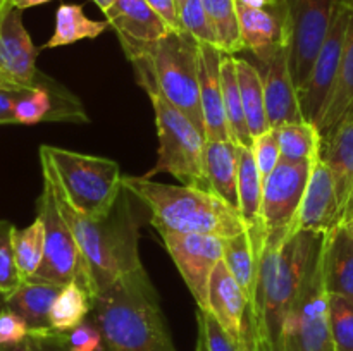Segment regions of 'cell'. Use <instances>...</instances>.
<instances>
[{"label": "cell", "instance_id": "1", "mask_svg": "<svg viewBox=\"0 0 353 351\" xmlns=\"http://www.w3.org/2000/svg\"><path fill=\"white\" fill-rule=\"evenodd\" d=\"M323 234L300 231L285 240L265 241L250 303L261 351H288L290 323Z\"/></svg>", "mask_w": 353, "mask_h": 351}, {"label": "cell", "instance_id": "2", "mask_svg": "<svg viewBox=\"0 0 353 351\" xmlns=\"http://www.w3.org/2000/svg\"><path fill=\"white\" fill-rule=\"evenodd\" d=\"M92 313L109 351H174L157 292L143 267L99 292Z\"/></svg>", "mask_w": 353, "mask_h": 351}, {"label": "cell", "instance_id": "3", "mask_svg": "<svg viewBox=\"0 0 353 351\" xmlns=\"http://www.w3.org/2000/svg\"><path fill=\"white\" fill-rule=\"evenodd\" d=\"M123 188L150 210L157 233H200L228 240L247 231L238 209L209 189L164 184L145 176H124Z\"/></svg>", "mask_w": 353, "mask_h": 351}, {"label": "cell", "instance_id": "4", "mask_svg": "<svg viewBox=\"0 0 353 351\" xmlns=\"http://www.w3.org/2000/svg\"><path fill=\"white\" fill-rule=\"evenodd\" d=\"M43 179L50 182L59 210L88 262L97 295L143 267L138 255V229L128 200H117L107 219L93 220L76 212L47 174Z\"/></svg>", "mask_w": 353, "mask_h": 351}, {"label": "cell", "instance_id": "5", "mask_svg": "<svg viewBox=\"0 0 353 351\" xmlns=\"http://www.w3.org/2000/svg\"><path fill=\"white\" fill-rule=\"evenodd\" d=\"M40 160L65 202L88 219H107L124 191V176L110 158L41 145Z\"/></svg>", "mask_w": 353, "mask_h": 351}, {"label": "cell", "instance_id": "6", "mask_svg": "<svg viewBox=\"0 0 353 351\" xmlns=\"http://www.w3.org/2000/svg\"><path fill=\"white\" fill-rule=\"evenodd\" d=\"M134 74L145 72L154 79L159 92L181 110L205 136L200 105V43L181 31H169L143 54L131 57Z\"/></svg>", "mask_w": 353, "mask_h": 351}, {"label": "cell", "instance_id": "7", "mask_svg": "<svg viewBox=\"0 0 353 351\" xmlns=\"http://www.w3.org/2000/svg\"><path fill=\"white\" fill-rule=\"evenodd\" d=\"M134 76L138 85L147 92L154 107L159 138L157 164L145 174V178L168 172L185 186L209 189L205 176V136L181 110L176 109L159 92L150 76L145 72H138Z\"/></svg>", "mask_w": 353, "mask_h": 351}, {"label": "cell", "instance_id": "8", "mask_svg": "<svg viewBox=\"0 0 353 351\" xmlns=\"http://www.w3.org/2000/svg\"><path fill=\"white\" fill-rule=\"evenodd\" d=\"M38 217L43 220L45 227V251L40 268L34 274L33 281L50 282L61 288L78 282L95 298V284L88 262L79 248L78 240L72 234L71 227L62 217L55 202L50 182L43 179V191L38 198Z\"/></svg>", "mask_w": 353, "mask_h": 351}, {"label": "cell", "instance_id": "9", "mask_svg": "<svg viewBox=\"0 0 353 351\" xmlns=\"http://www.w3.org/2000/svg\"><path fill=\"white\" fill-rule=\"evenodd\" d=\"M324 234L310 262L290 323L288 341H293L300 351H334L330 329V292L324 279Z\"/></svg>", "mask_w": 353, "mask_h": 351}, {"label": "cell", "instance_id": "10", "mask_svg": "<svg viewBox=\"0 0 353 351\" xmlns=\"http://www.w3.org/2000/svg\"><path fill=\"white\" fill-rule=\"evenodd\" d=\"M340 0H288L290 69L296 88H302L330 31Z\"/></svg>", "mask_w": 353, "mask_h": 351}, {"label": "cell", "instance_id": "11", "mask_svg": "<svg viewBox=\"0 0 353 351\" xmlns=\"http://www.w3.org/2000/svg\"><path fill=\"white\" fill-rule=\"evenodd\" d=\"M348 21H350V2L340 0L336 10H334L326 40L314 61L312 69H310L309 78L299 89L303 119L316 126L323 116V110L333 92L334 81H336L341 55H343L345 38H347Z\"/></svg>", "mask_w": 353, "mask_h": 351}, {"label": "cell", "instance_id": "12", "mask_svg": "<svg viewBox=\"0 0 353 351\" xmlns=\"http://www.w3.org/2000/svg\"><path fill=\"white\" fill-rule=\"evenodd\" d=\"M314 164H290L279 162L278 167L269 174L262 188V222L265 241L285 240L292 236V227L296 219L310 169Z\"/></svg>", "mask_w": 353, "mask_h": 351}, {"label": "cell", "instance_id": "13", "mask_svg": "<svg viewBox=\"0 0 353 351\" xmlns=\"http://www.w3.org/2000/svg\"><path fill=\"white\" fill-rule=\"evenodd\" d=\"M183 281L200 310H207V292L214 267L224 257V237L200 233L159 231Z\"/></svg>", "mask_w": 353, "mask_h": 351}, {"label": "cell", "instance_id": "14", "mask_svg": "<svg viewBox=\"0 0 353 351\" xmlns=\"http://www.w3.org/2000/svg\"><path fill=\"white\" fill-rule=\"evenodd\" d=\"M105 21L117 33L128 58L143 54L172 31L147 0H116L105 10Z\"/></svg>", "mask_w": 353, "mask_h": 351}, {"label": "cell", "instance_id": "15", "mask_svg": "<svg viewBox=\"0 0 353 351\" xmlns=\"http://www.w3.org/2000/svg\"><path fill=\"white\" fill-rule=\"evenodd\" d=\"M259 62L262 64V69L259 71L264 85L269 127L278 129L285 124L305 120L300 107L299 88L290 69V47H279L268 58Z\"/></svg>", "mask_w": 353, "mask_h": 351}, {"label": "cell", "instance_id": "16", "mask_svg": "<svg viewBox=\"0 0 353 351\" xmlns=\"http://www.w3.org/2000/svg\"><path fill=\"white\" fill-rule=\"evenodd\" d=\"M38 52L23 24V10L9 6L0 14V72L17 85H40Z\"/></svg>", "mask_w": 353, "mask_h": 351}, {"label": "cell", "instance_id": "17", "mask_svg": "<svg viewBox=\"0 0 353 351\" xmlns=\"http://www.w3.org/2000/svg\"><path fill=\"white\" fill-rule=\"evenodd\" d=\"M243 48L264 61L279 47H290L288 0H271L262 9L238 6Z\"/></svg>", "mask_w": 353, "mask_h": 351}, {"label": "cell", "instance_id": "18", "mask_svg": "<svg viewBox=\"0 0 353 351\" xmlns=\"http://www.w3.org/2000/svg\"><path fill=\"white\" fill-rule=\"evenodd\" d=\"M336 226H340L336 188H334L330 167L324 158L319 157L310 169L305 195L293 222L292 234L300 233V231L323 234Z\"/></svg>", "mask_w": 353, "mask_h": 351}, {"label": "cell", "instance_id": "19", "mask_svg": "<svg viewBox=\"0 0 353 351\" xmlns=\"http://www.w3.org/2000/svg\"><path fill=\"white\" fill-rule=\"evenodd\" d=\"M224 55L214 45L200 43V105L205 124V140L212 141L231 140L221 79Z\"/></svg>", "mask_w": 353, "mask_h": 351}, {"label": "cell", "instance_id": "20", "mask_svg": "<svg viewBox=\"0 0 353 351\" xmlns=\"http://www.w3.org/2000/svg\"><path fill=\"white\" fill-rule=\"evenodd\" d=\"M321 157L333 176L340 226H345L353 217V116L347 117L338 129L323 141Z\"/></svg>", "mask_w": 353, "mask_h": 351}, {"label": "cell", "instance_id": "21", "mask_svg": "<svg viewBox=\"0 0 353 351\" xmlns=\"http://www.w3.org/2000/svg\"><path fill=\"white\" fill-rule=\"evenodd\" d=\"M262 188L264 181L255 164L252 148L241 147L240 172H238V210L247 227L257 262H261L265 246V231L262 222Z\"/></svg>", "mask_w": 353, "mask_h": 351}, {"label": "cell", "instance_id": "22", "mask_svg": "<svg viewBox=\"0 0 353 351\" xmlns=\"http://www.w3.org/2000/svg\"><path fill=\"white\" fill-rule=\"evenodd\" d=\"M248 303L250 301L241 291L236 279L228 270L224 260H221L214 267L212 275H210L209 292H207V312L216 317L217 322L234 341H240L241 323H243V315Z\"/></svg>", "mask_w": 353, "mask_h": 351}, {"label": "cell", "instance_id": "23", "mask_svg": "<svg viewBox=\"0 0 353 351\" xmlns=\"http://www.w3.org/2000/svg\"><path fill=\"white\" fill-rule=\"evenodd\" d=\"M348 2H350V21H348L340 69L330 100L317 123L323 141H326L338 129V126L353 114V0Z\"/></svg>", "mask_w": 353, "mask_h": 351}, {"label": "cell", "instance_id": "24", "mask_svg": "<svg viewBox=\"0 0 353 351\" xmlns=\"http://www.w3.org/2000/svg\"><path fill=\"white\" fill-rule=\"evenodd\" d=\"M324 279L330 295L353 301V236L347 226L324 234Z\"/></svg>", "mask_w": 353, "mask_h": 351}, {"label": "cell", "instance_id": "25", "mask_svg": "<svg viewBox=\"0 0 353 351\" xmlns=\"http://www.w3.org/2000/svg\"><path fill=\"white\" fill-rule=\"evenodd\" d=\"M240 151L241 147L233 140L205 141V176L209 189L234 209H238Z\"/></svg>", "mask_w": 353, "mask_h": 351}, {"label": "cell", "instance_id": "26", "mask_svg": "<svg viewBox=\"0 0 353 351\" xmlns=\"http://www.w3.org/2000/svg\"><path fill=\"white\" fill-rule=\"evenodd\" d=\"M61 286L41 281H23V284L3 298V306L16 312L30 330H48L50 327V310L55 298L61 292ZM54 330V329H52Z\"/></svg>", "mask_w": 353, "mask_h": 351}, {"label": "cell", "instance_id": "27", "mask_svg": "<svg viewBox=\"0 0 353 351\" xmlns=\"http://www.w3.org/2000/svg\"><path fill=\"white\" fill-rule=\"evenodd\" d=\"M107 21H93L78 3H62L55 12V30L41 48H57L81 40H95L107 30Z\"/></svg>", "mask_w": 353, "mask_h": 351}, {"label": "cell", "instance_id": "28", "mask_svg": "<svg viewBox=\"0 0 353 351\" xmlns=\"http://www.w3.org/2000/svg\"><path fill=\"white\" fill-rule=\"evenodd\" d=\"M236 71L248 129H250L252 138H257L271 129L268 114H265L264 85H262L261 71L247 58H236Z\"/></svg>", "mask_w": 353, "mask_h": 351}, {"label": "cell", "instance_id": "29", "mask_svg": "<svg viewBox=\"0 0 353 351\" xmlns=\"http://www.w3.org/2000/svg\"><path fill=\"white\" fill-rule=\"evenodd\" d=\"M276 131H278L279 150H281V162L314 164L321 157L323 138L316 124L300 120V123L285 124Z\"/></svg>", "mask_w": 353, "mask_h": 351}, {"label": "cell", "instance_id": "30", "mask_svg": "<svg viewBox=\"0 0 353 351\" xmlns=\"http://www.w3.org/2000/svg\"><path fill=\"white\" fill-rule=\"evenodd\" d=\"M221 79H223L224 109H226L231 140L240 145V147L252 148L254 138H252L250 129H248L247 117H245L243 112L240 83H238L236 57L234 55H224L223 64H221Z\"/></svg>", "mask_w": 353, "mask_h": 351}, {"label": "cell", "instance_id": "31", "mask_svg": "<svg viewBox=\"0 0 353 351\" xmlns=\"http://www.w3.org/2000/svg\"><path fill=\"white\" fill-rule=\"evenodd\" d=\"M223 260L226 264L228 270L233 274V277L240 284L241 291L245 292L248 301H254L255 288H257L259 262L255 258L254 250H252V243L247 231L238 234V236L224 240Z\"/></svg>", "mask_w": 353, "mask_h": 351}, {"label": "cell", "instance_id": "32", "mask_svg": "<svg viewBox=\"0 0 353 351\" xmlns=\"http://www.w3.org/2000/svg\"><path fill=\"white\" fill-rule=\"evenodd\" d=\"M92 295L78 282L64 286L50 310V327L57 332H69L83 323L92 312Z\"/></svg>", "mask_w": 353, "mask_h": 351}, {"label": "cell", "instance_id": "33", "mask_svg": "<svg viewBox=\"0 0 353 351\" xmlns=\"http://www.w3.org/2000/svg\"><path fill=\"white\" fill-rule=\"evenodd\" d=\"M14 255L23 281H30L40 268L45 251V227L40 217L24 229H14Z\"/></svg>", "mask_w": 353, "mask_h": 351}, {"label": "cell", "instance_id": "34", "mask_svg": "<svg viewBox=\"0 0 353 351\" xmlns=\"http://www.w3.org/2000/svg\"><path fill=\"white\" fill-rule=\"evenodd\" d=\"M219 36V48L228 55L245 50L241 40L238 0H202Z\"/></svg>", "mask_w": 353, "mask_h": 351}, {"label": "cell", "instance_id": "35", "mask_svg": "<svg viewBox=\"0 0 353 351\" xmlns=\"http://www.w3.org/2000/svg\"><path fill=\"white\" fill-rule=\"evenodd\" d=\"M179 19H181L183 30L192 34L199 43L214 45L219 48V36L202 0H181Z\"/></svg>", "mask_w": 353, "mask_h": 351}, {"label": "cell", "instance_id": "36", "mask_svg": "<svg viewBox=\"0 0 353 351\" xmlns=\"http://www.w3.org/2000/svg\"><path fill=\"white\" fill-rule=\"evenodd\" d=\"M330 329L334 351H353V301L330 295Z\"/></svg>", "mask_w": 353, "mask_h": 351}, {"label": "cell", "instance_id": "37", "mask_svg": "<svg viewBox=\"0 0 353 351\" xmlns=\"http://www.w3.org/2000/svg\"><path fill=\"white\" fill-rule=\"evenodd\" d=\"M14 229L16 227L12 226V222L0 219V295L3 298L12 295L23 284V277L19 274L16 255H14Z\"/></svg>", "mask_w": 353, "mask_h": 351}, {"label": "cell", "instance_id": "38", "mask_svg": "<svg viewBox=\"0 0 353 351\" xmlns=\"http://www.w3.org/2000/svg\"><path fill=\"white\" fill-rule=\"evenodd\" d=\"M252 153H254L255 164H257L259 172H261L262 181L269 178L272 171L281 162V150H279L278 131L269 129L261 136L254 138L252 143Z\"/></svg>", "mask_w": 353, "mask_h": 351}, {"label": "cell", "instance_id": "39", "mask_svg": "<svg viewBox=\"0 0 353 351\" xmlns=\"http://www.w3.org/2000/svg\"><path fill=\"white\" fill-rule=\"evenodd\" d=\"M0 351H69L68 336L57 330H30L17 344L0 346Z\"/></svg>", "mask_w": 353, "mask_h": 351}, {"label": "cell", "instance_id": "40", "mask_svg": "<svg viewBox=\"0 0 353 351\" xmlns=\"http://www.w3.org/2000/svg\"><path fill=\"white\" fill-rule=\"evenodd\" d=\"M196 323L203 330L207 350L209 351H238V341H234L224 327L217 322L216 317L207 310H200L196 313Z\"/></svg>", "mask_w": 353, "mask_h": 351}, {"label": "cell", "instance_id": "41", "mask_svg": "<svg viewBox=\"0 0 353 351\" xmlns=\"http://www.w3.org/2000/svg\"><path fill=\"white\" fill-rule=\"evenodd\" d=\"M68 336V346L69 351H100L102 350V334H100L99 327L90 320H85L74 327L72 330L65 332Z\"/></svg>", "mask_w": 353, "mask_h": 351}, {"label": "cell", "instance_id": "42", "mask_svg": "<svg viewBox=\"0 0 353 351\" xmlns=\"http://www.w3.org/2000/svg\"><path fill=\"white\" fill-rule=\"evenodd\" d=\"M33 86L0 81V124H16V105Z\"/></svg>", "mask_w": 353, "mask_h": 351}, {"label": "cell", "instance_id": "43", "mask_svg": "<svg viewBox=\"0 0 353 351\" xmlns=\"http://www.w3.org/2000/svg\"><path fill=\"white\" fill-rule=\"evenodd\" d=\"M30 334L28 323L12 310L6 308L0 312V346L17 344Z\"/></svg>", "mask_w": 353, "mask_h": 351}, {"label": "cell", "instance_id": "44", "mask_svg": "<svg viewBox=\"0 0 353 351\" xmlns=\"http://www.w3.org/2000/svg\"><path fill=\"white\" fill-rule=\"evenodd\" d=\"M148 6L157 12V16L171 28L172 31H181L178 0H147Z\"/></svg>", "mask_w": 353, "mask_h": 351}, {"label": "cell", "instance_id": "45", "mask_svg": "<svg viewBox=\"0 0 353 351\" xmlns=\"http://www.w3.org/2000/svg\"><path fill=\"white\" fill-rule=\"evenodd\" d=\"M238 351H259L257 348V334H255V320L252 305L248 303L243 315V323H241L240 341H238Z\"/></svg>", "mask_w": 353, "mask_h": 351}, {"label": "cell", "instance_id": "46", "mask_svg": "<svg viewBox=\"0 0 353 351\" xmlns=\"http://www.w3.org/2000/svg\"><path fill=\"white\" fill-rule=\"evenodd\" d=\"M10 6L17 7V9L24 10L30 9V7H37V6H43V3L52 2V0H9Z\"/></svg>", "mask_w": 353, "mask_h": 351}, {"label": "cell", "instance_id": "47", "mask_svg": "<svg viewBox=\"0 0 353 351\" xmlns=\"http://www.w3.org/2000/svg\"><path fill=\"white\" fill-rule=\"evenodd\" d=\"M269 3H271V0H238V6L252 7V9H262Z\"/></svg>", "mask_w": 353, "mask_h": 351}, {"label": "cell", "instance_id": "48", "mask_svg": "<svg viewBox=\"0 0 353 351\" xmlns=\"http://www.w3.org/2000/svg\"><path fill=\"white\" fill-rule=\"evenodd\" d=\"M195 351H209L207 350V343H205V336H203V330L199 327V336H196V348Z\"/></svg>", "mask_w": 353, "mask_h": 351}, {"label": "cell", "instance_id": "49", "mask_svg": "<svg viewBox=\"0 0 353 351\" xmlns=\"http://www.w3.org/2000/svg\"><path fill=\"white\" fill-rule=\"evenodd\" d=\"M93 2H95L97 6H99V9L102 10V12H105V10L109 9V7L112 6V3L116 2V0H93Z\"/></svg>", "mask_w": 353, "mask_h": 351}, {"label": "cell", "instance_id": "50", "mask_svg": "<svg viewBox=\"0 0 353 351\" xmlns=\"http://www.w3.org/2000/svg\"><path fill=\"white\" fill-rule=\"evenodd\" d=\"M9 6H10L9 0H0V14H2L3 10H6Z\"/></svg>", "mask_w": 353, "mask_h": 351}, {"label": "cell", "instance_id": "51", "mask_svg": "<svg viewBox=\"0 0 353 351\" xmlns=\"http://www.w3.org/2000/svg\"><path fill=\"white\" fill-rule=\"evenodd\" d=\"M345 226H347V227H348V231H350V233H352V236H353V217H352V219H350V220H348V222H347V224H345Z\"/></svg>", "mask_w": 353, "mask_h": 351}, {"label": "cell", "instance_id": "52", "mask_svg": "<svg viewBox=\"0 0 353 351\" xmlns=\"http://www.w3.org/2000/svg\"><path fill=\"white\" fill-rule=\"evenodd\" d=\"M6 79H7V81H10V79H9V78H6V76H3V74H2V72H0V81H6Z\"/></svg>", "mask_w": 353, "mask_h": 351}, {"label": "cell", "instance_id": "53", "mask_svg": "<svg viewBox=\"0 0 353 351\" xmlns=\"http://www.w3.org/2000/svg\"><path fill=\"white\" fill-rule=\"evenodd\" d=\"M179 2H181V0H178V3H179Z\"/></svg>", "mask_w": 353, "mask_h": 351}, {"label": "cell", "instance_id": "54", "mask_svg": "<svg viewBox=\"0 0 353 351\" xmlns=\"http://www.w3.org/2000/svg\"><path fill=\"white\" fill-rule=\"evenodd\" d=\"M352 116H353V114H352ZM348 117H350V116H348Z\"/></svg>", "mask_w": 353, "mask_h": 351}, {"label": "cell", "instance_id": "55", "mask_svg": "<svg viewBox=\"0 0 353 351\" xmlns=\"http://www.w3.org/2000/svg\"><path fill=\"white\" fill-rule=\"evenodd\" d=\"M257 348H259V346H257ZM259 351H261V350H259Z\"/></svg>", "mask_w": 353, "mask_h": 351}]
</instances>
